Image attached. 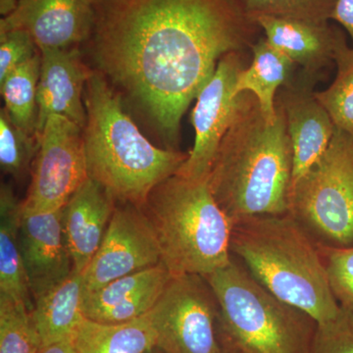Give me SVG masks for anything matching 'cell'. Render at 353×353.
<instances>
[{
	"label": "cell",
	"mask_w": 353,
	"mask_h": 353,
	"mask_svg": "<svg viewBox=\"0 0 353 353\" xmlns=\"http://www.w3.org/2000/svg\"><path fill=\"white\" fill-rule=\"evenodd\" d=\"M259 26L240 0H92L88 55L165 148L221 58L252 48Z\"/></svg>",
	"instance_id": "cell-1"
},
{
	"label": "cell",
	"mask_w": 353,
	"mask_h": 353,
	"mask_svg": "<svg viewBox=\"0 0 353 353\" xmlns=\"http://www.w3.org/2000/svg\"><path fill=\"white\" fill-rule=\"evenodd\" d=\"M269 122L256 97L239 94L233 120L221 141L208 183L233 225L259 216L289 212L292 148L284 111Z\"/></svg>",
	"instance_id": "cell-2"
},
{
	"label": "cell",
	"mask_w": 353,
	"mask_h": 353,
	"mask_svg": "<svg viewBox=\"0 0 353 353\" xmlns=\"http://www.w3.org/2000/svg\"><path fill=\"white\" fill-rule=\"evenodd\" d=\"M85 105L88 178L116 201L143 208L157 185L176 175L189 153L150 143L125 110L119 95L97 72L85 85Z\"/></svg>",
	"instance_id": "cell-3"
},
{
	"label": "cell",
	"mask_w": 353,
	"mask_h": 353,
	"mask_svg": "<svg viewBox=\"0 0 353 353\" xmlns=\"http://www.w3.org/2000/svg\"><path fill=\"white\" fill-rule=\"evenodd\" d=\"M231 252L262 287L317 324L338 314L321 246L289 212L234 223Z\"/></svg>",
	"instance_id": "cell-4"
},
{
	"label": "cell",
	"mask_w": 353,
	"mask_h": 353,
	"mask_svg": "<svg viewBox=\"0 0 353 353\" xmlns=\"http://www.w3.org/2000/svg\"><path fill=\"white\" fill-rule=\"evenodd\" d=\"M154 230L161 262L173 277L210 275L233 259V223L208 181L174 175L157 185L141 208Z\"/></svg>",
	"instance_id": "cell-5"
},
{
	"label": "cell",
	"mask_w": 353,
	"mask_h": 353,
	"mask_svg": "<svg viewBox=\"0 0 353 353\" xmlns=\"http://www.w3.org/2000/svg\"><path fill=\"white\" fill-rule=\"evenodd\" d=\"M223 338L246 353H310L317 323L262 287L238 260L206 276Z\"/></svg>",
	"instance_id": "cell-6"
},
{
	"label": "cell",
	"mask_w": 353,
	"mask_h": 353,
	"mask_svg": "<svg viewBox=\"0 0 353 353\" xmlns=\"http://www.w3.org/2000/svg\"><path fill=\"white\" fill-rule=\"evenodd\" d=\"M289 213L323 248L353 245V136L336 129L319 159L292 183Z\"/></svg>",
	"instance_id": "cell-7"
},
{
	"label": "cell",
	"mask_w": 353,
	"mask_h": 353,
	"mask_svg": "<svg viewBox=\"0 0 353 353\" xmlns=\"http://www.w3.org/2000/svg\"><path fill=\"white\" fill-rule=\"evenodd\" d=\"M152 315L165 353H225L219 306L202 276L172 278Z\"/></svg>",
	"instance_id": "cell-8"
},
{
	"label": "cell",
	"mask_w": 353,
	"mask_h": 353,
	"mask_svg": "<svg viewBox=\"0 0 353 353\" xmlns=\"http://www.w3.org/2000/svg\"><path fill=\"white\" fill-rule=\"evenodd\" d=\"M38 138L31 183L22 208L58 210L88 179L83 129L64 116L51 115Z\"/></svg>",
	"instance_id": "cell-9"
},
{
	"label": "cell",
	"mask_w": 353,
	"mask_h": 353,
	"mask_svg": "<svg viewBox=\"0 0 353 353\" xmlns=\"http://www.w3.org/2000/svg\"><path fill=\"white\" fill-rule=\"evenodd\" d=\"M160 262L157 234L143 209L117 202L103 241L83 273L85 292Z\"/></svg>",
	"instance_id": "cell-10"
},
{
	"label": "cell",
	"mask_w": 353,
	"mask_h": 353,
	"mask_svg": "<svg viewBox=\"0 0 353 353\" xmlns=\"http://www.w3.org/2000/svg\"><path fill=\"white\" fill-rule=\"evenodd\" d=\"M243 52L221 58L212 78L196 97L192 113L196 132L194 145L176 175L194 181H208L221 141L233 120L239 95L234 94L239 75L245 69Z\"/></svg>",
	"instance_id": "cell-11"
},
{
	"label": "cell",
	"mask_w": 353,
	"mask_h": 353,
	"mask_svg": "<svg viewBox=\"0 0 353 353\" xmlns=\"http://www.w3.org/2000/svg\"><path fill=\"white\" fill-rule=\"evenodd\" d=\"M320 76L299 69L279 90L276 102L284 111L292 148V183L319 159L333 139L336 126L314 92Z\"/></svg>",
	"instance_id": "cell-12"
},
{
	"label": "cell",
	"mask_w": 353,
	"mask_h": 353,
	"mask_svg": "<svg viewBox=\"0 0 353 353\" xmlns=\"http://www.w3.org/2000/svg\"><path fill=\"white\" fill-rule=\"evenodd\" d=\"M21 256L32 301L59 285L73 272L63 227V208L37 211L22 208Z\"/></svg>",
	"instance_id": "cell-13"
},
{
	"label": "cell",
	"mask_w": 353,
	"mask_h": 353,
	"mask_svg": "<svg viewBox=\"0 0 353 353\" xmlns=\"http://www.w3.org/2000/svg\"><path fill=\"white\" fill-rule=\"evenodd\" d=\"M92 22V0H21L0 21V32H29L39 50L78 48L87 41Z\"/></svg>",
	"instance_id": "cell-14"
},
{
	"label": "cell",
	"mask_w": 353,
	"mask_h": 353,
	"mask_svg": "<svg viewBox=\"0 0 353 353\" xmlns=\"http://www.w3.org/2000/svg\"><path fill=\"white\" fill-rule=\"evenodd\" d=\"M41 51L37 134L51 115H61L85 128V88L94 70L83 61L78 48Z\"/></svg>",
	"instance_id": "cell-15"
},
{
	"label": "cell",
	"mask_w": 353,
	"mask_h": 353,
	"mask_svg": "<svg viewBox=\"0 0 353 353\" xmlns=\"http://www.w3.org/2000/svg\"><path fill=\"white\" fill-rule=\"evenodd\" d=\"M172 278L170 272L160 262L116 279L99 289L85 292L83 316L104 324H119L143 317L152 312Z\"/></svg>",
	"instance_id": "cell-16"
},
{
	"label": "cell",
	"mask_w": 353,
	"mask_h": 353,
	"mask_svg": "<svg viewBox=\"0 0 353 353\" xmlns=\"http://www.w3.org/2000/svg\"><path fill=\"white\" fill-rule=\"evenodd\" d=\"M117 201L88 178L63 208L65 236L73 270L83 274L99 250Z\"/></svg>",
	"instance_id": "cell-17"
},
{
	"label": "cell",
	"mask_w": 353,
	"mask_h": 353,
	"mask_svg": "<svg viewBox=\"0 0 353 353\" xmlns=\"http://www.w3.org/2000/svg\"><path fill=\"white\" fill-rule=\"evenodd\" d=\"M253 22L263 30L265 39L273 48L310 75L320 76V72L334 62L336 46L343 36L329 23L315 24L271 16H259Z\"/></svg>",
	"instance_id": "cell-18"
},
{
	"label": "cell",
	"mask_w": 353,
	"mask_h": 353,
	"mask_svg": "<svg viewBox=\"0 0 353 353\" xmlns=\"http://www.w3.org/2000/svg\"><path fill=\"white\" fill-rule=\"evenodd\" d=\"M85 294L83 274L73 271L63 282L32 301V322L41 347L58 341H73L85 318Z\"/></svg>",
	"instance_id": "cell-19"
},
{
	"label": "cell",
	"mask_w": 353,
	"mask_h": 353,
	"mask_svg": "<svg viewBox=\"0 0 353 353\" xmlns=\"http://www.w3.org/2000/svg\"><path fill=\"white\" fill-rule=\"evenodd\" d=\"M250 48L252 63L239 75L234 94L250 92L254 95L265 118L274 122L277 119L276 97L279 90L292 81L299 67L266 39H259Z\"/></svg>",
	"instance_id": "cell-20"
},
{
	"label": "cell",
	"mask_w": 353,
	"mask_h": 353,
	"mask_svg": "<svg viewBox=\"0 0 353 353\" xmlns=\"http://www.w3.org/2000/svg\"><path fill=\"white\" fill-rule=\"evenodd\" d=\"M73 343L80 353H150L157 347L152 311L119 324H104L85 317Z\"/></svg>",
	"instance_id": "cell-21"
},
{
	"label": "cell",
	"mask_w": 353,
	"mask_h": 353,
	"mask_svg": "<svg viewBox=\"0 0 353 353\" xmlns=\"http://www.w3.org/2000/svg\"><path fill=\"white\" fill-rule=\"evenodd\" d=\"M22 201L9 185L0 190V294L25 301L32 308L19 243Z\"/></svg>",
	"instance_id": "cell-22"
},
{
	"label": "cell",
	"mask_w": 353,
	"mask_h": 353,
	"mask_svg": "<svg viewBox=\"0 0 353 353\" xmlns=\"http://www.w3.org/2000/svg\"><path fill=\"white\" fill-rule=\"evenodd\" d=\"M41 51L29 61L13 70L0 82L6 111L14 124L30 134H37L38 83Z\"/></svg>",
	"instance_id": "cell-23"
},
{
	"label": "cell",
	"mask_w": 353,
	"mask_h": 353,
	"mask_svg": "<svg viewBox=\"0 0 353 353\" xmlns=\"http://www.w3.org/2000/svg\"><path fill=\"white\" fill-rule=\"evenodd\" d=\"M334 62L336 65L334 82L326 90L316 92V97L336 129L353 136V46H348L345 34L336 46Z\"/></svg>",
	"instance_id": "cell-24"
},
{
	"label": "cell",
	"mask_w": 353,
	"mask_h": 353,
	"mask_svg": "<svg viewBox=\"0 0 353 353\" xmlns=\"http://www.w3.org/2000/svg\"><path fill=\"white\" fill-rule=\"evenodd\" d=\"M41 347L30 306L0 294V353H39Z\"/></svg>",
	"instance_id": "cell-25"
},
{
	"label": "cell",
	"mask_w": 353,
	"mask_h": 353,
	"mask_svg": "<svg viewBox=\"0 0 353 353\" xmlns=\"http://www.w3.org/2000/svg\"><path fill=\"white\" fill-rule=\"evenodd\" d=\"M39 150L38 134H30L14 124L6 109L0 111V166L6 175L20 182L31 174Z\"/></svg>",
	"instance_id": "cell-26"
},
{
	"label": "cell",
	"mask_w": 353,
	"mask_h": 353,
	"mask_svg": "<svg viewBox=\"0 0 353 353\" xmlns=\"http://www.w3.org/2000/svg\"><path fill=\"white\" fill-rule=\"evenodd\" d=\"M246 15L253 21L259 16L327 24L332 20L336 0H240Z\"/></svg>",
	"instance_id": "cell-27"
},
{
	"label": "cell",
	"mask_w": 353,
	"mask_h": 353,
	"mask_svg": "<svg viewBox=\"0 0 353 353\" xmlns=\"http://www.w3.org/2000/svg\"><path fill=\"white\" fill-rule=\"evenodd\" d=\"M310 353H353V306L340 304L333 319L316 327Z\"/></svg>",
	"instance_id": "cell-28"
},
{
	"label": "cell",
	"mask_w": 353,
	"mask_h": 353,
	"mask_svg": "<svg viewBox=\"0 0 353 353\" xmlns=\"http://www.w3.org/2000/svg\"><path fill=\"white\" fill-rule=\"evenodd\" d=\"M321 250L336 301L353 306V245L341 248L321 246Z\"/></svg>",
	"instance_id": "cell-29"
},
{
	"label": "cell",
	"mask_w": 353,
	"mask_h": 353,
	"mask_svg": "<svg viewBox=\"0 0 353 353\" xmlns=\"http://www.w3.org/2000/svg\"><path fill=\"white\" fill-rule=\"evenodd\" d=\"M39 52L34 39L24 30L0 32V82Z\"/></svg>",
	"instance_id": "cell-30"
},
{
	"label": "cell",
	"mask_w": 353,
	"mask_h": 353,
	"mask_svg": "<svg viewBox=\"0 0 353 353\" xmlns=\"http://www.w3.org/2000/svg\"><path fill=\"white\" fill-rule=\"evenodd\" d=\"M332 20L345 30L353 44V0H336Z\"/></svg>",
	"instance_id": "cell-31"
},
{
	"label": "cell",
	"mask_w": 353,
	"mask_h": 353,
	"mask_svg": "<svg viewBox=\"0 0 353 353\" xmlns=\"http://www.w3.org/2000/svg\"><path fill=\"white\" fill-rule=\"evenodd\" d=\"M39 353H80L73 341H64L43 345Z\"/></svg>",
	"instance_id": "cell-32"
},
{
	"label": "cell",
	"mask_w": 353,
	"mask_h": 353,
	"mask_svg": "<svg viewBox=\"0 0 353 353\" xmlns=\"http://www.w3.org/2000/svg\"><path fill=\"white\" fill-rule=\"evenodd\" d=\"M17 0H0V13L6 17L17 8Z\"/></svg>",
	"instance_id": "cell-33"
},
{
	"label": "cell",
	"mask_w": 353,
	"mask_h": 353,
	"mask_svg": "<svg viewBox=\"0 0 353 353\" xmlns=\"http://www.w3.org/2000/svg\"><path fill=\"white\" fill-rule=\"evenodd\" d=\"M225 343H226V350H225V353H246L243 352V350H241V348L234 347V345L228 343L226 341H225Z\"/></svg>",
	"instance_id": "cell-34"
},
{
	"label": "cell",
	"mask_w": 353,
	"mask_h": 353,
	"mask_svg": "<svg viewBox=\"0 0 353 353\" xmlns=\"http://www.w3.org/2000/svg\"><path fill=\"white\" fill-rule=\"evenodd\" d=\"M150 353H165V352H163V350H160L159 347H157L155 348H153L152 352H150Z\"/></svg>",
	"instance_id": "cell-35"
}]
</instances>
